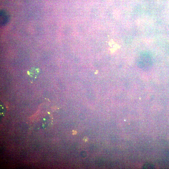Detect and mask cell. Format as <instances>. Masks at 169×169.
Segmentation results:
<instances>
[{
  "instance_id": "7a4b0ae2",
  "label": "cell",
  "mask_w": 169,
  "mask_h": 169,
  "mask_svg": "<svg viewBox=\"0 0 169 169\" xmlns=\"http://www.w3.org/2000/svg\"><path fill=\"white\" fill-rule=\"evenodd\" d=\"M9 14L6 12L2 11L0 13V24L1 26H4L9 21Z\"/></svg>"
},
{
  "instance_id": "6da1fadb",
  "label": "cell",
  "mask_w": 169,
  "mask_h": 169,
  "mask_svg": "<svg viewBox=\"0 0 169 169\" xmlns=\"http://www.w3.org/2000/svg\"><path fill=\"white\" fill-rule=\"evenodd\" d=\"M152 64L150 57L148 54H145L141 56L137 62L138 66L140 69L144 70L150 69Z\"/></svg>"
},
{
  "instance_id": "3957f363",
  "label": "cell",
  "mask_w": 169,
  "mask_h": 169,
  "mask_svg": "<svg viewBox=\"0 0 169 169\" xmlns=\"http://www.w3.org/2000/svg\"><path fill=\"white\" fill-rule=\"evenodd\" d=\"M0 115L2 117L4 115L5 112L6 108L4 105L1 102H0Z\"/></svg>"
}]
</instances>
